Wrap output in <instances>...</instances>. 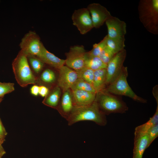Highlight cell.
I'll return each mask as SVG.
<instances>
[{
    "mask_svg": "<svg viewBox=\"0 0 158 158\" xmlns=\"http://www.w3.org/2000/svg\"><path fill=\"white\" fill-rule=\"evenodd\" d=\"M107 37V35H106L100 42L94 44L92 49L87 52V55L90 56H98L106 46Z\"/></svg>",
    "mask_w": 158,
    "mask_h": 158,
    "instance_id": "24",
    "label": "cell"
},
{
    "mask_svg": "<svg viewBox=\"0 0 158 158\" xmlns=\"http://www.w3.org/2000/svg\"><path fill=\"white\" fill-rule=\"evenodd\" d=\"M2 98H0V103H1V101H2Z\"/></svg>",
    "mask_w": 158,
    "mask_h": 158,
    "instance_id": "35",
    "label": "cell"
},
{
    "mask_svg": "<svg viewBox=\"0 0 158 158\" xmlns=\"http://www.w3.org/2000/svg\"><path fill=\"white\" fill-rule=\"evenodd\" d=\"M12 65L16 79L20 86L25 87L35 83L36 78L29 66L27 56L21 51L14 60Z\"/></svg>",
    "mask_w": 158,
    "mask_h": 158,
    "instance_id": "5",
    "label": "cell"
},
{
    "mask_svg": "<svg viewBox=\"0 0 158 158\" xmlns=\"http://www.w3.org/2000/svg\"><path fill=\"white\" fill-rule=\"evenodd\" d=\"M71 92L68 90L63 92L60 108V112L66 120L74 107Z\"/></svg>",
    "mask_w": 158,
    "mask_h": 158,
    "instance_id": "16",
    "label": "cell"
},
{
    "mask_svg": "<svg viewBox=\"0 0 158 158\" xmlns=\"http://www.w3.org/2000/svg\"><path fill=\"white\" fill-rule=\"evenodd\" d=\"M148 136L147 134L134 140L133 158H142L144 153L148 147Z\"/></svg>",
    "mask_w": 158,
    "mask_h": 158,
    "instance_id": "18",
    "label": "cell"
},
{
    "mask_svg": "<svg viewBox=\"0 0 158 158\" xmlns=\"http://www.w3.org/2000/svg\"><path fill=\"white\" fill-rule=\"evenodd\" d=\"M6 153V151L2 145L0 144V158H1Z\"/></svg>",
    "mask_w": 158,
    "mask_h": 158,
    "instance_id": "33",
    "label": "cell"
},
{
    "mask_svg": "<svg viewBox=\"0 0 158 158\" xmlns=\"http://www.w3.org/2000/svg\"><path fill=\"white\" fill-rule=\"evenodd\" d=\"M39 86L34 85L30 88V91L31 94L35 96H37L39 94Z\"/></svg>",
    "mask_w": 158,
    "mask_h": 158,
    "instance_id": "31",
    "label": "cell"
},
{
    "mask_svg": "<svg viewBox=\"0 0 158 158\" xmlns=\"http://www.w3.org/2000/svg\"><path fill=\"white\" fill-rule=\"evenodd\" d=\"M126 56V51L124 49L115 54L107 65L106 87L118 76L124 66L123 63Z\"/></svg>",
    "mask_w": 158,
    "mask_h": 158,
    "instance_id": "8",
    "label": "cell"
},
{
    "mask_svg": "<svg viewBox=\"0 0 158 158\" xmlns=\"http://www.w3.org/2000/svg\"><path fill=\"white\" fill-rule=\"evenodd\" d=\"M58 86L64 92L71 87L79 78L76 71L64 65L59 69Z\"/></svg>",
    "mask_w": 158,
    "mask_h": 158,
    "instance_id": "11",
    "label": "cell"
},
{
    "mask_svg": "<svg viewBox=\"0 0 158 158\" xmlns=\"http://www.w3.org/2000/svg\"><path fill=\"white\" fill-rule=\"evenodd\" d=\"M14 85L13 83L0 82V98L3 97L5 94L13 91Z\"/></svg>",
    "mask_w": 158,
    "mask_h": 158,
    "instance_id": "28",
    "label": "cell"
},
{
    "mask_svg": "<svg viewBox=\"0 0 158 158\" xmlns=\"http://www.w3.org/2000/svg\"><path fill=\"white\" fill-rule=\"evenodd\" d=\"M139 18L147 30L158 33V0H141L138 6Z\"/></svg>",
    "mask_w": 158,
    "mask_h": 158,
    "instance_id": "2",
    "label": "cell"
},
{
    "mask_svg": "<svg viewBox=\"0 0 158 158\" xmlns=\"http://www.w3.org/2000/svg\"><path fill=\"white\" fill-rule=\"evenodd\" d=\"M7 134V133L2 124L0 118V135L1 136L6 137Z\"/></svg>",
    "mask_w": 158,
    "mask_h": 158,
    "instance_id": "32",
    "label": "cell"
},
{
    "mask_svg": "<svg viewBox=\"0 0 158 158\" xmlns=\"http://www.w3.org/2000/svg\"><path fill=\"white\" fill-rule=\"evenodd\" d=\"M87 52L83 45L71 47L65 53V64L71 68L78 71L85 67Z\"/></svg>",
    "mask_w": 158,
    "mask_h": 158,
    "instance_id": "7",
    "label": "cell"
},
{
    "mask_svg": "<svg viewBox=\"0 0 158 158\" xmlns=\"http://www.w3.org/2000/svg\"><path fill=\"white\" fill-rule=\"evenodd\" d=\"M71 94L74 107L88 106L95 100L96 93L79 90H72Z\"/></svg>",
    "mask_w": 158,
    "mask_h": 158,
    "instance_id": "13",
    "label": "cell"
},
{
    "mask_svg": "<svg viewBox=\"0 0 158 158\" xmlns=\"http://www.w3.org/2000/svg\"><path fill=\"white\" fill-rule=\"evenodd\" d=\"M108 38L119 39L125 37L126 33V25L124 21L118 18L111 16L105 22Z\"/></svg>",
    "mask_w": 158,
    "mask_h": 158,
    "instance_id": "12",
    "label": "cell"
},
{
    "mask_svg": "<svg viewBox=\"0 0 158 158\" xmlns=\"http://www.w3.org/2000/svg\"><path fill=\"white\" fill-rule=\"evenodd\" d=\"M66 120L69 126L85 121H91L101 126H105L107 123L106 115L101 111L95 100L88 106L74 107Z\"/></svg>",
    "mask_w": 158,
    "mask_h": 158,
    "instance_id": "1",
    "label": "cell"
},
{
    "mask_svg": "<svg viewBox=\"0 0 158 158\" xmlns=\"http://www.w3.org/2000/svg\"><path fill=\"white\" fill-rule=\"evenodd\" d=\"M72 90H79L96 93L93 86L82 79L78 78L71 88Z\"/></svg>",
    "mask_w": 158,
    "mask_h": 158,
    "instance_id": "22",
    "label": "cell"
},
{
    "mask_svg": "<svg viewBox=\"0 0 158 158\" xmlns=\"http://www.w3.org/2000/svg\"><path fill=\"white\" fill-rule=\"evenodd\" d=\"M89 11L94 28H100L111 15L104 6L98 3L89 4L87 8Z\"/></svg>",
    "mask_w": 158,
    "mask_h": 158,
    "instance_id": "10",
    "label": "cell"
},
{
    "mask_svg": "<svg viewBox=\"0 0 158 158\" xmlns=\"http://www.w3.org/2000/svg\"><path fill=\"white\" fill-rule=\"evenodd\" d=\"M76 72L79 78L82 79L93 85L94 71L84 67Z\"/></svg>",
    "mask_w": 158,
    "mask_h": 158,
    "instance_id": "23",
    "label": "cell"
},
{
    "mask_svg": "<svg viewBox=\"0 0 158 158\" xmlns=\"http://www.w3.org/2000/svg\"><path fill=\"white\" fill-rule=\"evenodd\" d=\"M37 57L44 63L59 70L65 64V60L59 58L48 51L44 46L40 55Z\"/></svg>",
    "mask_w": 158,
    "mask_h": 158,
    "instance_id": "14",
    "label": "cell"
},
{
    "mask_svg": "<svg viewBox=\"0 0 158 158\" xmlns=\"http://www.w3.org/2000/svg\"><path fill=\"white\" fill-rule=\"evenodd\" d=\"M43 46L39 36L32 31L29 32L25 35L20 44L21 51L27 57L34 56L38 57Z\"/></svg>",
    "mask_w": 158,
    "mask_h": 158,
    "instance_id": "6",
    "label": "cell"
},
{
    "mask_svg": "<svg viewBox=\"0 0 158 158\" xmlns=\"http://www.w3.org/2000/svg\"><path fill=\"white\" fill-rule=\"evenodd\" d=\"M125 37L119 39H111L107 37L106 46L116 54L124 49L125 46Z\"/></svg>",
    "mask_w": 158,
    "mask_h": 158,
    "instance_id": "21",
    "label": "cell"
},
{
    "mask_svg": "<svg viewBox=\"0 0 158 158\" xmlns=\"http://www.w3.org/2000/svg\"><path fill=\"white\" fill-rule=\"evenodd\" d=\"M106 74L105 68L94 71L93 86L96 93L102 91L106 87Z\"/></svg>",
    "mask_w": 158,
    "mask_h": 158,
    "instance_id": "17",
    "label": "cell"
},
{
    "mask_svg": "<svg viewBox=\"0 0 158 158\" xmlns=\"http://www.w3.org/2000/svg\"><path fill=\"white\" fill-rule=\"evenodd\" d=\"M41 80L46 83H52L56 79V76L54 72L51 70L47 69L44 70L41 75Z\"/></svg>",
    "mask_w": 158,
    "mask_h": 158,
    "instance_id": "27",
    "label": "cell"
},
{
    "mask_svg": "<svg viewBox=\"0 0 158 158\" xmlns=\"http://www.w3.org/2000/svg\"><path fill=\"white\" fill-rule=\"evenodd\" d=\"M49 90L44 86H39V95L42 97H46L49 94Z\"/></svg>",
    "mask_w": 158,
    "mask_h": 158,
    "instance_id": "30",
    "label": "cell"
},
{
    "mask_svg": "<svg viewBox=\"0 0 158 158\" xmlns=\"http://www.w3.org/2000/svg\"><path fill=\"white\" fill-rule=\"evenodd\" d=\"M148 136V147L158 136V124L153 126L147 134Z\"/></svg>",
    "mask_w": 158,
    "mask_h": 158,
    "instance_id": "29",
    "label": "cell"
},
{
    "mask_svg": "<svg viewBox=\"0 0 158 158\" xmlns=\"http://www.w3.org/2000/svg\"><path fill=\"white\" fill-rule=\"evenodd\" d=\"M95 101L101 111L105 115L124 113L128 109L121 96L103 91L96 93Z\"/></svg>",
    "mask_w": 158,
    "mask_h": 158,
    "instance_id": "3",
    "label": "cell"
},
{
    "mask_svg": "<svg viewBox=\"0 0 158 158\" xmlns=\"http://www.w3.org/2000/svg\"><path fill=\"white\" fill-rule=\"evenodd\" d=\"M5 137L3 136L0 135V144H2L4 143L5 141Z\"/></svg>",
    "mask_w": 158,
    "mask_h": 158,
    "instance_id": "34",
    "label": "cell"
},
{
    "mask_svg": "<svg viewBox=\"0 0 158 158\" xmlns=\"http://www.w3.org/2000/svg\"><path fill=\"white\" fill-rule=\"evenodd\" d=\"M27 57L28 58L30 64L35 72L37 73L40 72L43 68L44 63L35 56H30Z\"/></svg>",
    "mask_w": 158,
    "mask_h": 158,
    "instance_id": "25",
    "label": "cell"
},
{
    "mask_svg": "<svg viewBox=\"0 0 158 158\" xmlns=\"http://www.w3.org/2000/svg\"><path fill=\"white\" fill-rule=\"evenodd\" d=\"M115 55L107 46L102 51L98 57L107 65Z\"/></svg>",
    "mask_w": 158,
    "mask_h": 158,
    "instance_id": "26",
    "label": "cell"
},
{
    "mask_svg": "<svg viewBox=\"0 0 158 158\" xmlns=\"http://www.w3.org/2000/svg\"><path fill=\"white\" fill-rule=\"evenodd\" d=\"M128 75L127 67L123 66L118 77L103 91L118 96L128 97L138 102L147 103L146 99L138 96L130 87L127 81Z\"/></svg>",
    "mask_w": 158,
    "mask_h": 158,
    "instance_id": "4",
    "label": "cell"
},
{
    "mask_svg": "<svg viewBox=\"0 0 158 158\" xmlns=\"http://www.w3.org/2000/svg\"><path fill=\"white\" fill-rule=\"evenodd\" d=\"M155 112L153 116L145 123L136 127L134 132V140L147 134L153 126L158 124V102Z\"/></svg>",
    "mask_w": 158,
    "mask_h": 158,
    "instance_id": "15",
    "label": "cell"
},
{
    "mask_svg": "<svg viewBox=\"0 0 158 158\" xmlns=\"http://www.w3.org/2000/svg\"><path fill=\"white\" fill-rule=\"evenodd\" d=\"M72 19L73 25L82 35L86 34L94 28L90 12L87 8L75 10Z\"/></svg>",
    "mask_w": 158,
    "mask_h": 158,
    "instance_id": "9",
    "label": "cell"
},
{
    "mask_svg": "<svg viewBox=\"0 0 158 158\" xmlns=\"http://www.w3.org/2000/svg\"><path fill=\"white\" fill-rule=\"evenodd\" d=\"M107 65L104 63L98 56H90L87 55L85 60V67L94 71L102 68L106 69Z\"/></svg>",
    "mask_w": 158,
    "mask_h": 158,
    "instance_id": "20",
    "label": "cell"
},
{
    "mask_svg": "<svg viewBox=\"0 0 158 158\" xmlns=\"http://www.w3.org/2000/svg\"><path fill=\"white\" fill-rule=\"evenodd\" d=\"M61 94V89L58 86L55 87L45 97L44 103L52 107H57L59 102Z\"/></svg>",
    "mask_w": 158,
    "mask_h": 158,
    "instance_id": "19",
    "label": "cell"
}]
</instances>
